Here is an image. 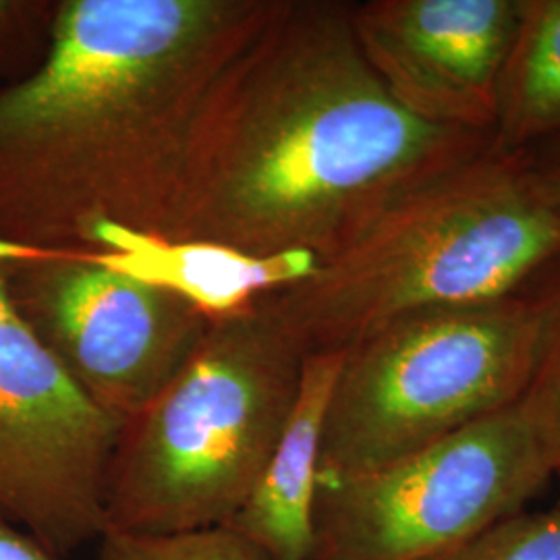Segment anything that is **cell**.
<instances>
[{"instance_id":"obj_1","label":"cell","mask_w":560,"mask_h":560,"mask_svg":"<svg viewBox=\"0 0 560 560\" xmlns=\"http://www.w3.org/2000/svg\"><path fill=\"white\" fill-rule=\"evenodd\" d=\"M275 2H60L46 59L0 88V261L168 240L201 106Z\"/></svg>"},{"instance_id":"obj_2","label":"cell","mask_w":560,"mask_h":560,"mask_svg":"<svg viewBox=\"0 0 560 560\" xmlns=\"http://www.w3.org/2000/svg\"><path fill=\"white\" fill-rule=\"evenodd\" d=\"M490 143L407 113L363 57L349 2L277 0L201 106L168 240L326 260Z\"/></svg>"},{"instance_id":"obj_3","label":"cell","mask_w":560,"mask_h":560,"mask_svg":"<svg viewBox=\"0 0 560 560\" xmlns=\"http://www.w3.org/2000/svg\"><path fill=\"white\" fill-rule=\"evenodd\" d=\"M560 256V201L529 152L494 140L388 201L340 249L260 295L305 355L400 316L521 293Z\"/></svg>"},{"instance_id":"obj_4","label":"cell","mask_w":560,"mask_h":560,"mask_svg":"<svg viewBox=\"0 0 560 560\" xmlns=\"http://www.w3.org/2000/svg\"><path fill=\"white\" fill-rule=\"evenodd\" d=\"M305 358L258 301L214 316L179 374L122 423L106 478V532L224 527L279 446Z\"/></svg>"},{"instance_id":"obj_5","label":"cell","mask_w":560,"mask_h":560,"mask_svg":"<svg viewBox=\"0 0 560 560\" xmlns=\"http://www.w3.org/2000/svg\"><path fill=\"white\" fill-rule=\"evenodd\" d=\"M538 345L525 291L413 312L370 332L342 351L320 480L381 469L520 402Z\"/></svg>"},{"instance_id":"obj_6","label":"cell","mask_w":560,"mask_h":560,"mask_svg":"<svg viewBox=\"0 0 560 560\" xmlns=\"http://www.w3.org/2000/svg\"><path fill=\"white\" fill-rule=\"evenodd\" d=\"M555 467L520 402L381 469L320 480L310 560H420L527 509Z\"/></svg>"},{"instance_id":"obj_7","label":"cell","mask_w":560,"mask_h":560,"mask_svg":"<svg viewBox=\"0 0 560 560\" xmlns=\"http://www.w3.org/2000/svg\"><path fill=\"white\" fill-rule=\"evenodd\" d=\"M15 312L81 393L125 423L179 374L214 316L90 252L0 261Z\"/></svg>"},{"instance_id":"obj_8","label":"cell","mask_w":560,"mask_h":560,"mask_svg":"<svg viewBox=\"0 0 560 560\" xmlns=\"http://www.w3.org/2000/svg\"><path fill=\"white\" fill-rule=\"evenodd\" d=\"M120 428L81 393L18 312L0 324L2 525L62 559L101 540Z\"/></svg>"},{"instance_id":"obj_9","label":"cell","mask_w":560,"mask_h":560,"mask_svg":"<svg viewBox=\"0 0 560 560\" xmlns=\"http://www.w3.org/2000/svg\"><path fill=\"white\" fill-rule=\"evenodd\" d=\"M361 52L413 117L494 131L520 0H368L351 4Z\"/></svg>"},{"instance_id":"obj_10","label":"cell","mask_w":560,"mask_h":560,"mask_svg":"<svg viewBox=\"0 0 560 560\" xmlns=\"http://www.w3.org/2000/svg\"><path fill=\"white\" fill-rule=\"evenodd\" d=\"M342 353L307 355L300 397L249 499L224 527L270 560H310L320 483L322 428Z\"/></svg>"},{"instance_id":"obj_11","label":"cell","mask_w":560,"mask_h":560,"mask_svg":"<svg viewBox=\"0 0 560 560\" xmlns=\"http://www.w3.org/2000/svg\"><path fill=\"white\" fill-rule=\"evenodd\" d=\"M90 254L210 316L237 312L264 293L307 277L318 264L307 254L249 256L217 243L164 240L122 229L101 231Z\"/></svg>"},{"instance_id":"obj_12","label":"cell","mask_w":560,"mask_h":560,"mask_svg":"<svg viewBox=\"0 0 560 560\" xmlns=\"http://www.w3.org/2000/svg\"><path fill=\"white\" fill-rule=\"evenodd\" d=\"M560 133V0H520L492 140L527 152Z\"/></svg>"},{"instance_id":"obj_13","label":"cell","mask_w":560,"mask_h":560,"mask_svg":"<svg viewBox=\"0 0 560 560\" xmlns=\"http://www.w3.org/2000/svg\"><path fill=\"white\" fill-rule=\"evenodd\" d=\"M540 322L538 360L521 407L532 421L555 476L560 469V256L523 289Z\"/></svg>"},{"instance_id":"obj_14","label":"cell","mask_w":560,"mask_h":560,"mask_svg":"<svg viewBox=\"0 0 560 560\" xmlns=\"http://www.w3.org/2000/svg\"><path fill=\"white\" fill-rule=\"evenodd\" d=\"M420 560H560V511H521Z\"/></svg>"},{"instance_id":"obj_15","label":"cell","mask_w":560,"mask_h":560,"mask_svg":"<svg viewBox=\"0 0 560 560\" xmlns=\"http://www.w3.org/2000/svg\"><path fill=\"white\" fill-rule=\"evenodd\" d=\"M98 560H270L254 544L229 527L187 534H122L104 532Z\"/></svg>"},{"instance_id":"obj_16","label":"cell","mask_w":560,"mask_h":560,"mask_svg":"<svg viewBox=\"0 0 560 560\" xmlns=\"http://www.w3.org/2000/svg\"><path fill=\"white\" fill-rule=\"evenodd\" d=\"M0 560H65L34 536L0 523Z\"/></svg>"},{"instance_id":"obj_17","label":"cell","mask_w":560,"mask_h":560,"mask_svg":"<svg viewBox=\"0 0 560 560\" xmlns=\"http://www.w3.org/2000/svg\"><path fill=\"white\" fill-rule=\"evenodd\" d=\"M38 13L36 2L0 0V65L7 60V52L18 36L27 30L32 15Z\"/></svg>"},{"instance_id":"obj_18","label":"cell","mask_w":560,"mask_h":560,"mask_svg":"<svg viewBox=\"0 0 560 560\" xmlns=\"http://www.w3.org/2000/svg\"><path fill=\"white\" fill-rule=\"evenodd\" d=\"M536 168L540 171L541 179L550 187L555 198L560 201V133L541 141L540 145L527 150Z\"/></svg>"},{"instance_id":"obj_19","label":"cell","mask_w":560,"mask_h":560,"mask_svg":"<svg viewBox=\"0 0 560 560\" xmlns=\"http://www.w3.org/2000/svg\"><path fill=\"white\" fill-rule=\"evenodd\" d=\"M555 478H559V480H560V469H559V471H557V476H555ZM557 509H559V511H560V494H559V502H557Z\"/></svg>"}]
</instances>
